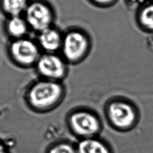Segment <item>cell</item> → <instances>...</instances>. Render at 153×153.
Segmentation results:
<instances>
[{
	"mask_svg": "<svg viewBox=\"0 0 153 153\" xmlns=\"http://www.w3.org/2000/svg\"><path fill=\"white\" fill-rule=\"evenodd\" d=\"M65 96V88L60 81L43 79L34 82L26 93L29 106L34 111L45 112L55 108Z\"/></svg>",
	"mask_w": 153,
	"mask_h": 153,
	"instance_id": "6da1fadb",
	"label": "cell"
},
{
	"mask_svg": "<svg viewBox=\"0 0 153 153\" xmlns=\"http://www.w3.org/2000/svg\"><path fill=\"white\" fill-rule=\"evenodd\" d=\"M68 124L72 133L81 139L94 137L101 128L97 115L84 109L72 112L68 117Z\"/></svg>",
	"mask_w": 153,
	"mask_h": 153,
	"instance_id": "7a4b0ae2",
	"label": "cell"
},
{
	"mask_svg": "<svg viewBox=\"0 0 153 153\" xmlns=\"http://www.w3.org/2000/svg\"><path fill=\"white\" fill-rule=\"evenodd\" d=\"M90 43L86 34L79 30H71L63 36L61 50L67 62L77 63L88 53Z\"/></svg>",
	"mask_w": 153,
	"mask_h": 153,
	"instance_id": "3957f363",
	"label": "cell"
},
{
	"mask_svg": "<svg viewBox=\"0 0 153 153\" xmlns=\"http://www.w3.org/2000/svg\"><path fill=\"white\" fill-rule=\"evenodd\" d=\"M9 53L13 61L23 67L35 65L41 56L38 44L25 37L14 39L10 44Z\"/></svg>",
	"mask_w": 153,
	"mask_h": 153,
	"instance_id": "277c9868",
	"label": "cell"
},
{
	"mask_svg": "<svg viewBox=\"0 0 153 153\" xmlns=\"http://www.w3.org/2000/svg\"><path fill=\"white\" fill-rule=\"evenodd\" d=\"M35 66L38 73L45 79L60 81L67 74L66 60L55 53L41 54Z\"/></svg>",
	"mask_w": 153,
	"mask_h": 153,
	"instance_id": "5b68a950",
	"label": "cell"
},
{
	"mask_svg": "<svg viewBox=\"0 0 153 153\" xmlns=\"http://www.w3.org/2000/svg\"><path fill=\"white\" fill-rule=\"evenodd\" d=\"M25 19L28 26L40 32L51 27L53 14L51 8L41 1H34L29 3L25 12Z\"/></svg>",
	"mask_w": 153,
	"mask_h": 153,
	"instance_id": "8992f818",
	"label": "cell"
},
{
	"mask_svg": "<svg viewBox=\"0 0 153 153\" xmlns=\"http://www.w3.org/2000/svg\"><path fill=\"white\" fill-rule=\"evenodd\" d=\"M107 114L111 123L121 129L131 127L136 118V111L133 107L123 101L112 102L108 106Z\"/></svg>",
	"mask_w": 153,
	"mask_h": 153,
	"instance_id": "52a82bcc",
	"label": "cell"
},
{
	"mask_svg": "<svg viewBox=\"0 0 153 153\" xmlns=\"http://www.w3.org/2000/svg\"><path fill=\"white\" fill-rule=\"evenodd\" d=\"M63 36L56 29L50 27L40 32L38 36V44L48 53H55L61 49Z\"/></svg>",
	"mask_w": 153,
	"mask_h": 153,
	"instance_id": "ba28073f",
	"label": "cell"
},
{
	"mask_svg": "<svg viewBox=\"0 0 153 153\" xmlns=\"http://www.w3.org/2000/svg\"><path fill=\"white\" fill-rule=\"evenodd\" d=\"M76 147L77 153H111L108 146L95 137L81 139Z\"/></svg>",
	"mask_w": 153,
	"mask_h": 153,
	"instance_id": "9c48e42d",
	"label": "cell"
},
{
	"mask_svg": "<svg viewBox=\"0 0 153 153\" xmlns=\"http://www.w3.org/2000/svg\"><path fill=\"white\" fill-rule=\"evenodd\" d=\"M5 26L8 35L14 39L24 38L29 27L25 19L20 16L10 17Z\"/></svg>",
	"mask_w": 153,
	"mask_h": 153,
	"instance_id": "30bf717a",
	"label": "cell"
},
{
	"mask_svg": "<svg viewBox=\"0 0 153 153\" xmlns=\"http://www.w3.org/2000/svg\"><path fill=\"white\" fill-rule=\"evenodd\" d=\"M28 4L27 0H1L2 10L10 17L19 16L25 13Z\"/></svg>",
	"mask_w": 153,
	"mask_h": 153,
	"instance_id": "8fae6325",
	"label": "cell"
},
{
	"mask_svg": "<svg viewBox=\"0 0 153 153\" xmlns=\"http://www.w3.org/2000/svg\"><path fill=\"white\" fill-rule=\"evenodd\" d=\"M47 153H77L76 147L69 142L63 141L53 144Z\"/></svg>",
	"mask_w": 153,
	"mask_h": 153,
	"instance_id": "7c38bea8",
	"label": "cell"
},
{
	"mask_svg": "<svg viewBox=\"0 0 153 153\" xmlns=\"http://www.w3.org/2000/svg\"><path fill=\"white\" fill-rule=\"evenodd\" d=\"M140 20L147 29L153 30V4L146 6L141 11Z\"/></svg>",
	"mask_w": 153,
	"mask_h": 153,
	"instance_id": "4fadbf2b",
	"label": "cell"
},
{
	"mask_svg": "<svg viewBox=\"0 0 153 153\" xmlns=\"http://www.w3.org/2000/svg\"><path fill=\"white\" fill-rule=\"evenodd\" d=\"M0 153H10L8 148L1 140H0Z\"/></svg>",
	"mask_w": 153,
	"mask_h": 153,
	"instance_id": "5bb4252c",
	"label": "cell"
},
{
	"mask_svg": "<svg viewBox=\"0 0 153 153\" xmlns=\"http://www.w3.org/2000/svg\"><path fill=\"white\" fill-rule=\"evenodd\" d=\"M93 2H96V4H101V5H105L110 3L112 0H91Z\"/></svg>",
	"mask_w": 153,
	"mask_h": 153,
	"instance_id": "9a60e30c",
	"label": "cell"
}]
</instances>
